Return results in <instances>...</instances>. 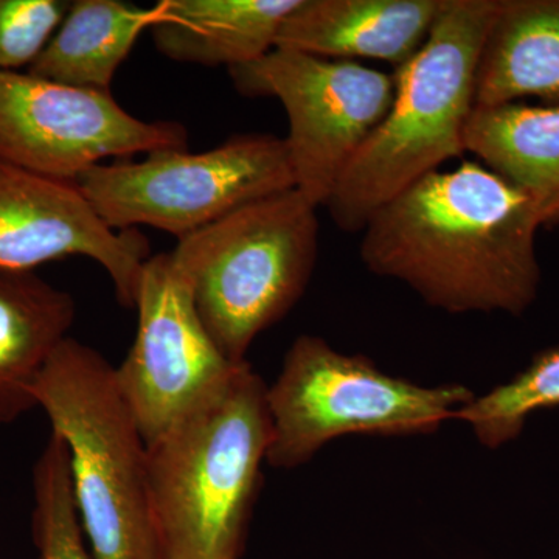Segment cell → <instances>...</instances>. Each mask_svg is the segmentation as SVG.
<instances>
[{"label": "cell", "instance_id": "cell-1", "mask_svg": "<svg viewBox=\"0 0 559 559\" xmlns=\"http://www.w3.org/2000/svg\"><path fill=\"white\" fill-rule=\"evenodd\" d=\"M539 210L477 162L433 171L382 205L362 229L367 270L430 307L521 316L538 296Z\"/></svg>", "mask_w": 559, "mask_h": 559}, {"label": "cell", "instance_id": "cell-2", "mask_svg": "<svg viewBox=\"0 0 559 559\" xmlns=\"http://www.w3.org/2000/svg\"><path fill=\"white\" fill-rule=\"evenodd\" d=\"M270 443L267 385L248 360L146 443L164 559H241Z\"/></svg>", "mask_w": 559, "mask_h": 559}, {"label": "cell", "instance_id": "cell-3", "mask_svg": "<svg viewBox=\"0 0 559 559\" xmlns=\"http://www.w3.org/2000/svg\"><path fill=\"white\" fill-rule=\"evenodd\" d=\"M498 10L499 0H444L429 38L396 69L389 112L326 202L340 229L362 231L382 205L466 153L477 68Z\"/></svg>", "mask_w": 559, "mask_h": 559}, {"label": "cell", "instance_id": "cell-4", "mask_svg": "<svg viewBox=\"0 0 559 559\" xmlns=\"http://www.w3.org/2000/svg\"><path fill=\"white\" fill-rule=\"evenodd\" d=\"M68 447L81 527L94 559H164L150 502L148 450L97 349L66 337L33 385Z\"/></svg>", "mask_w": 559, "mask_h": 559}, {"label": "cell", "instance_id": "cell-5", "mask_svg": "<svg viewBox=\"0 0 559 559\" xmlns=\"http://www.w3.org/2000/svg\"><path fill=\"white\" fill-rule=\"evenodd\" d=\"M318 249V207L290 189L178 240L171 253L191 280L210 337L241 364L255 337L304 296Z\"/></svg>", "mask_w": 559, "mask_h": 559}, {"label": "cell", "instance_id": "cell-6", "mask_svg": "<svg viewBox=\"0 0 559 559\" xmlns=\"http://www.w3.org/2000/svg\"><path fill=\"white\" fill-rule=\"evenodd\" d=\"M474 399L468 388H437L392 377L362 355H347L322 337H297L267 388L271 443L266 463L293 469L331 440L352 433L433 432Z\"/></svg>", "mask_w": 559, "mask_h": 559}, {"label": "cell", "instance_id": "cell-7", "mask_svg": "<svg viewBox=\"0 0 559 559\" xmlns=\"http://www.w3.org/2000/svg\"><path fill=\"white\" fill-rule=\"evenodd\" d=\"M114 230L148 226L178 240L271 194L296 189L285 139L234 135L204 153L154 151L100 164L76 180Z\"/></svg>", "mask_w": 559, "mask_h": 559}, {"label": "cell", "instance_id": "cell-8", "mask_svg": "<svg viewBox=\"0 0 559 559\" xmlns=\"http://www.w3.org/2000/svg\"><path fill=\"white\" fill-rule=\"evenodd\" d=\"M229 73L235 90L246 97L282 103L296 189L318 209L325 207L395 98V80L389 73L301 51L272 49Z\"/></svg>", "mask_w": 559, "mask_h": 559}, {"label": "cell", "instance_id": "cell-9", "mask_svg": "<svg viewBox=\"0 0 559 559\" xmlns=\"http://www.w3.org/2000/svg\"><path fill=\"white\" fill-rule=\"evenodd\" d=\"M165 150H189L178 121L142 120L112 94L0 70V162L76 182L110 157Z\"/></svg>", "mask_w": 559, "mask_h": 559}, {"label": "cell", "instance_id": "cell-10", "mask_svg": "<svg viewBox=\"0 0 559 559\" xmlns=\"http://www.w3.org/2000/svg\"><path fill=\"white\" fill-rule=\"evenodd\" d=\"M139 323L117 382L146 443L219 388L241 364L216 347L194 307L193 286L171 252L143 264Z\"/></svg>", "mask_w": 559, "mask_h": 559}, {"label": "cell", "instance_id": "cell-11", "mask_svg": "<svg viewBox=\"0 0 559 559\" xmlns=\"http://www.w3.org/2000/svg\"><path fill=\"white\" fill-rule=\"evenodd\" d=\"M86 257L109 275L121 307L134 308L150 246L138 230H114L72 180L0 162V270L35 272Z\"/></svg>", "mask_w": 559, "mask_h": 559}, {"label": "cell", "instance_id": "cell-12", "mask_svg": "<svg viewBox=\"0 0 559 559\" xmlns=\"http://www.w3.org/2000/svg\"><path fill=\"white\" fill-rule=\"evenodd\" d=\"M444 0H300L280 28L274 49L326 60L367 58L406 64L443 9Z\"/></svg>", "mask_w": 559, "mask_h": 559}, {"label": "cell", "instance_id": "cell-13", "mask_svg": "<svg viewBox=\"0 0 559 559\" xmlns=\"http://www.w3.org/2000/svg\"><path fill=\"white\" fill-rule=\"evenodd\" d=\"M300 0H162L151 27L168 60L238 68L275 47L280 28Z\"/></svg>", "mask_w": 559, "mask_h": 559}, {"label": "cell", "instance_id": "cell-14", "mask_svg": "<svg viewBox=\"0 0 559 559\" xmlns=\"http://www.w3.org/2000/svg\"><path fill=\"white\" fill-rule=\"evenodd\" d=\"M75 318L68 290L36 272L0 270V426L36 407L33 385Z\"/></svg>", "mask_w": 559, "mask_h": 559}, {"label": "cell", "instance_id": "cell-15", "mask_svg": "<svg viewBox=\"0 0 559 559\" xmlns=\"http://www.w3.org/2000/svg\"><path fill=\"white\" fill-rule=\"evenodd\" d=\"M525 98L559 106V0H499L481 49L476 108Z\"/></svg>", "mask_w": 559, "mask_h": 559}, {"label": "cell", "instance_id": "cell-16", "mask_svg": "<svg viewBox=\"0 0 559 559\" xmlns=\"http://www.w3.org/2000/svg\"><path fill=\"white\" fill-rule=\"evenodd\" d=\"M465 150L524 191L538 207L543 226H559V106L474 108Z\"/></svg>", "mask_w": 559, "mask_h": 559}, {"label": "cell", "instance_id": "cell-17", "mask_svg": "<svg viewBox=\"0 0 559 559\" xmlns=\"http://www.w3.org/2000/svg\"><path fill=\"white\" fill-rule=\"evenodd\" d=\"M159 17L157 5L124 0H75L64 21L27 70L33 76L110 94L117 70Z\"/></svg>", "mask_w": 559, "mask_h": 559}, {"label": "cell", "instance_id": "cell-18", "mask_svg": "<svg viewBox=\"0 0 559 559\" xmlns=\"http://www.w3.org/2000/svg\"><path fill=\"white\" fill-rule=\"evenodd\" d=\"M559 407V347L547 349L510 381L476 396L455 415L473 429L484 447H503L516 439L539 411Z\"/></svg>", "mask_w": 559, "mask_h": 559}, {"label": "cell", "instance_id": "cell-19", "mask_svg": "<svg viewBox=\"0 0 559 559\" xmlns=\"http://www.w3.org/2000/svg\"><path fill=\"white\" fill-rule=\"evenodd\" d=\"M32 532L38 559H94L81 527L68 447L55 433L33 468Z\"/></svg>", "mask_w": 559, "mask_h": 559}, {"label": "cell", "instance_id": "cell-20", "mask_svg": "<svg viewBox=\"0 0 559 559\" xmlns=\"http://www.w3.org/2000/svg\"><path fill=\"white\" fill-rule=\"evenodd\" d=\"M69 9L68 0H0V70L31 69Z\"/></svg>", "mask_w": 559, "mask_h": 559}]
</instances>
